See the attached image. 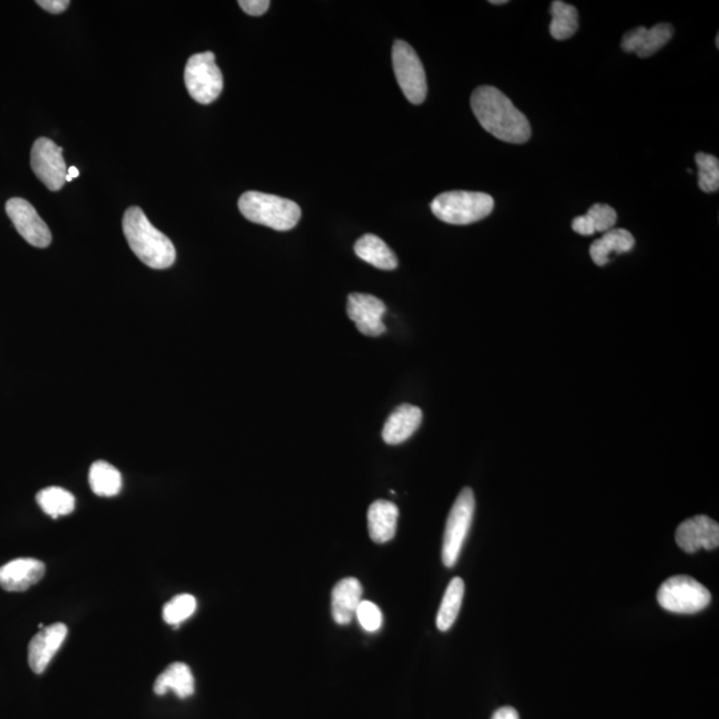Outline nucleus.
Wrapping results in <instances>:
<instances>
[{
    "label": "nucleus",
    "mask_w": 719,
    "mask_h": 719,
    "mask_svg": "<svg viewBox=\"0 0 719 719\" xmlns=\"http://www.w3.org/2000/svg\"><path fill=\"white\" fill-rule=\"evenodd\" d=\"M239 210L249 222L275 231L292 230L301 218L300 207L292 200L257 191H248L240 196Z\"/></svg>",
    "instance_id": "nucleus-3"
},
{
    "label": "nucleus",
    "mask_w": 719,
    "mask_h": 719,
    "mask_svg": "<svg viewBox=\"0 0 719 719\" xmlns=\"http://www.w3.org/2000/svg\"><path fill=\"white\" fill-rule=\"evenodd\" d=\"M657 601L662 609L677 614H696L708 608L712 602V593L693 577H670L660 586Z\"/></svg>",
    "instance_id": "nucleus-5"
},
{
    "label": "nucleus",
    "mask_w": 719,
    "mask_h": 719,
    "mask_svg": "<svg viewBox=\"0 0 719 719\" xmlns=\"http://www.w3.org/2000/svg\"><path fill=\"white\" fill-rule=\"evenodd\" d=\"M634 244H636V240L628 230L613 228L590 245V256H592L594 264L604 267L609 263L612 255L630 252L634 248Z\"/></svg>",
    "instance_id": "nucleus-20"
},
{
    "label": "nucleus",
    "mask_w": 719,
    "mask_h": 719,
    "mask_svg": "<svg viewBox=\"0 0 719 719\" xmlns=\"http://www.w3.org/2000/svg\"><path fill=\"white\" fill-rule=\"evenodd\" d=\"M399 508L393 502L377 500L368 509L369 536L376 544H385L395 537Z\"/></svg>",
    "instance_id": "nucleus-18"
},
{
    "label": "nucleus",
    "mask_w": 719,
    "mask_h": 719,
    "mask_svg": "<svg viewBox=\"0 0 719 719\" xmlns=\"http://www.w3.org/2000/svg\"><path fill=\"white\" fill-rule=\"evenodd\" d=\"M676 542L686 553L697 550H714L719 546V525L708 516L689 518L678 526Z\"/></svg>",
    "instance_id": "nucleus-12"
},
{
    "label": "nucleus",
    "mask_w": 719,
    "mask_h": 719,
    "mask_svg": "<svg viewBox=\"0 0 719 719\" xmlns=\"http://www.w3.org/2000/svg\"><path fill=\"white\" fill-rule=\"evenodd\" d=\"M198 609V602L191 594H179L168 601L163 608V618L168 625L179 626Z\"/></svg>",
    "instance_id": "nucleus-27"
},
{
    "label": "nucleus",
    "mask_w": 719,
    "mask_h": 719,
    "mask_svg": "<svg viewBox=\"0 0 719 719\" xmlns=\"http://www.w3.org/2000/svg\"><path fill=\"white\" fill-rule=\"evenodd\" d=\"M239 6L245 14L252 16L264 15L268 11L271 2L269 0H240Z\"/></svg>",
    "instance_id": "nucleus-30"
},
{
    "label": "nucleus",
    "mask_w": 719,
    "mask_h": 719,
    "mask_svg": "<svg viewBox=\"0 0 719 719\" xmlns=\"http://www.w3.org/2000/svg\"><path fill=\"white\" fill-rule=\"evenodd\" d=\"M36 501L43 512L52 518L67 516L75 509V497L68 490L59 488V486L40 490L36 494Z\"/></svg>",
    "instance_id": "nucleus-25"
},
{
    "label": "nucleus",
    "mask_w": 719,
    "mask_h": 719,
    "mask_svg": "<svg viewBox=\"0 0 719 719\" xmlns=\"http://www.w3.org/2000/svg\"><path fill=\"white\" fill-rule=\"evenodd\" d=\"M393 70L405 98L412 104H423L427 99V75L423 63L411 44L396 40L392 50Z\"/></svg>",
    "instance_id": "nucleus-8"
},
{
    "label": "nucleus",
    "mask_w": 719,
    "mask_h": 719,
    "mask_svg": "<svg viewBox=\"0 0 719 719\" xmlns=\"http://www.w3.org/2000/svg\"><path fill=\"white\" fill-rule=\"evenodd\" d=\"M672 24L660 23L652 28L640 26L626 32L621 47L629 54H636L641 59L649 58L660 51L673 38Z\"/></svg>",
    "instance_id": "nucleus-13"
},
{
    "label": "nucleus",
    "mask_w": 719,
    "mask_h": 719,
    "mask_svg": "<svg viewBox=\"0 0 719 719\" xmlns=\"http://www.w3.org/2000/svg\"><path fill=\"white\" fill-rule=\"evenodd\" d=\"M355 252L365 263L383 269V271H393L399 265L395 252L388 247L384 240H381L376 235L367 234L361 236L356 241Z\"/></svg>",
    "instance_id": "nucleus-21"
},
{
    "label": "nucleus",
    "mask_w": 719,
    "mask_h": 719,
    "mask_svg": "<svg viewBox=\"0 0 719 719\" xmlns=\"http://www.w3.org/2000/svg\"><path fill=\"white\" fill-rule=\"evenodd\" d=\"M8 218L16 231L27 243L36 248H46L51 244L50 228L43 222L35 208L27 200L12 198L6 204Z\"/></svg>",
    "instance_id": "nucleus-10"
},
{
    "label": "nucleus",
    "mask_w": 719,
    "mask_h": 719,
    "mask_svg": "<svg viewBox=\"0 0 719 719\" xmlns=\"http://www.w3.org/2000/svg\"><path fill=\"white\" fill-rule=\"evenodd\" d=\"M46 566L35 558H16L0 568V586L7 592H24L42 580Z\"/></svg>",
    "instance_id": "nucleus-15"
},
{
    "label": "nucleus",
    "mask_w": 719,
    "mask_h": 719,
    "mask_svg": "<svg viewBox=\"0 0 719 719\" xmlns=\"http://www.w3.org/2000/svg\"><path fill=\"white\" fill-rule=\"evenodd\" d=\"M214 52L207 51L188 59L184 83L191 98L200 104H211L223 91V74L215 62Z\"/></svg>",
    "instance_id": "nucleus-6"
},
{
    "label": "nucleus",
    "mask_w": 719,
    "mask_h": 719,
    "mask_svg": "<svg viewBox=\"0 0 719 719\" xmlns=\"http://www.w3.org/2000/svg\"><path fill=\"white\" fill-rule=\"evenodd\" d=\"M465 584L463 578L455 577L449 582L445 590L443 601H441L439 613H437V628L440 632H448L455 624L459 616L461 605H463Z\"/></svg>",
    "instance_id": "nucleus-23"
},
{
    "label": "nucleus",
    "mask_w": 719,
    "mask_h": 719,
    "mask_svg": "<svg viewBox=\"0 0 719 719\" xmlns=\"http://www.w3.org/2000/svg\"><path fill=\"white\" fill-rule=\"evenodd\" d=\"M423 421V412L419 407L403 404L391 413L385 421L383 439L388 445H399L411 439Z\"/></svg>",
    "instance_id": "nucleus-16"
},
{
    "label": "nucleus",
    "mask_w": 719,
    "mask_h": 719,
    "mask_svg": "<svg viewBox=\"0 0 719 719\" xmlns=\"http://www.w3.org/2000/svg\"><path fill=\"white\" fill-rule=\"evenodd\" d=\"M67 174L70 175L72 179H75V178H78V176L80 175V172H79L78 168L70 167V168H68Z\"/></svg>",
    "instance_id": "nucleus-33"
},
{
    "label": "nucleus",
    "mask_w": 719,
    "mask_h": 719,
    "mask_svg": "<svg viewBox=\"0 0 719 719\" xmlns=\"http://www.w3.org/2000/svg\"><path fill=\"white\" fill-rule=\"evenodd\" d=\"M552 12V23H550V34L554 39L566 40L572 38L578 30V11L572 4L556 0L550 7Z\"/></svg>",
    "instance_id": "nucleus-26"
},
{
    "label": "nucleus",
    "mask_w": 719,
    "mask_h": 719,
    "mask_svg": "<svg viewBox=\"0 0 719 719\" xmlns=\"http://www.w3.org/2000/svg\"><path fill=\"white\" fill-rule=\"evenodd\" d=\"M355 617L359 621L361 628L368 633L379 632L381 626H383V613H381L379 606L371 601H361Z\"/></svg>",
    "instance_id": "nucleus-29"
},
{
    "label": "nucleus",
    "mask_w": 719,
    "mask_h": 719,
    "mask_svg": "<svg viewBox=\"0 0 719 719\" xmlns=\"http://www.w3.org/2000/svg\"><path fill=\"white\" fill-rule=\"evenodd\" d=\"M67 633L68 629L64 624H54L40 629L28 646V664L32 672L42 674L47 669L66 640Z\"/></svg>",
    "instance_id": "nucleus-14"
},
{
    "label": "nucleus",
    "mask_w": 719,
    "mask_h": 719,
    "mask_svg": "<svg viewBox=\"0 0 719 719\" xmlns=\"http://www.w3.org/2000/svg\"><path fill=\"white\" fill-rule=\"evenodd\" d=\"M123 232L132 252L148 267L167 269L175 263L174 244L152 226L142 208H128L123 216Z\"/></svg>",
    "instance_id": "nucleus-2"
},
{
    "label": "nucleus",
    "mask_w": 719,
    "mask_h": 719,
    "mask_svg": "<svg viewBox=\"0 0 719 719\" xmlns=\"http://www.w3.org/2000/svg\"><path fill=\"white\" fill-rule=\"evenodd\" d=\"M174 692L180 700H186L195 693V678L190 666L184 662H175L168 666L158 678L154 685V692L158 696H164L168 692Z\"/></svg>",
    "instance_id": "nucleus-19"
},
{
    "label": "nucleus",
    "mask_w": 719,
    "mask_h": 719,
    "mask_svg": "<svg viewBox=\"0 0 719 719\" xmlns=\"http://www.w3.org/2000/svg\"><path fill=\"white\" fill-rule=\"evenodd\" d=\"M385 311H387V307L379 297L367 295V293H351L348 296L349 319L365 336L377 337L387 331L383 323Z\"/></svg>",
    "instance_id": "nucleus-11"
},
{
    "label": "nucleus",
    "mask_w": 719,
    "mask_h": 719,
    "mask_svg": "<svg viewBox=\"0 0 719 719\" xmlns=\"http://www.w3.org/2000/svg\"><path fill=\"white\" fill-rule=\"evenodd\" d=\"M433 215L441 222L467 226L492 214L494 200L484 192H444L431 204Z\"/></svg>",
    "instance_id": "nucleus-4"
},
{
    "label": "nucleus",
    "mask_w": 719,
    "mask_h": 719,
    "mask_svg": "<svg viewBox=\"0 0 719 719\" xmlns=\"http://www.w3.org/2000/svg\"><path fill=\"white\" fill-rule=\"evenodd\" d=\"M617 223V212L608 204H594L584 216L573 220L572 228L576 234L592 236L596 232L613 230Z\"/></svg>",
    "instance_id": "nucleus-22"
},
{
    "label": "nucleus",
    "mask_w": 719,
    "mask_h": 719,
    "mask_svg": "<svg viewBox=\"0 0 719 719\" xmlns=\"http://www.w3.org/2000/svg\"><path fill=\"white\" fill-rule=\"evenodd\" d=\"M363 601V586L355 577L344 578L332 590V616L336 624H351Z\"/></svg>",
    "instance_id": "nucleus-17"
},
{
    "label": "nucleus",
    "mask_w": 719,
    "mask_h": 719,
    "mask_svg": "<svg viewBox=\"0 0 719 719\" xmlns=\"http://www.w3.org/2000/svg\"><path fill=\"white\" fill-rule=\"evenodd\" d=\"M492 719H520V716H518L516 709L505 706V708L498 709L497 712L493 714Z\"/></svg>",
    "instance_id": "nucleus-32"
},
{
    "label": "nucleus",
    "mask_w": 719,
    "mask_h": 719,
    "mask_svg": "<svg viewBox=\"0 0 719 719\" xmlns=\"http://www.w3.org/2000/svg\"><path fill=\"white\" fill-rule=\"evenodd\" d=\"M62 154L63 148L51 139L39 138L32 146V171L50 191H60L66 184L68 168Z\"/></svg>",
    "instance_id": "nucleus-9"
},
{
    "label": "nucleus",
    "mask_w": 719,
    "mask_h": 719,
    "mask_svg": "<svg viewBox=\"0 0 719 719\" xmlns=\"http://www.w3.org/2000/svg\"><path fill=\"white\" fill-rule=\"evenodd\" d=\"M506 3H508V2H506V0H492V2H490V4H498V6H500V4H506Z\"/></svg>",
    "instance_id": "nucleus-34"
},
{
    "label": "nucleus",
    "mask_w": 719,
    "mask_h": 719,
    "mask_svg": "<svg viewBox=\"0 0 719 719\" xmlns=\"http://www.w3.org/2000/svg\"><path fill=\"white\" fill-rule=\"evenodd\" d=\"M92 492L100 497H114L120 493L123 479L120 472L106 461H96L90 469Z\"/></svg>",
    "instance_id": "nucleus-24"
},
{
    "label": "nucleus",
    "mask_w": 719,
    "mask_h": 719,
    "mask_svg": "<svg viewBox=\"0 0 719 719\" xmlns=\"http://www.w3.org/2000/svg\"><path fill=\"white\" fill-rule=\"evenodd\" d=\"M698 166V186L705 194H713L719 190V160L716 156L704 154L696 155Z\"/></svg>",
    "instance_id": "nucleus-28"
},
{
    "label": "nucleus",
    "mask_w": 719,
    "mask_h": 719,
    "mask_svg": "<svg viewBox=\"0 0 719 719\" xmlns=\"http://www.w3.org/2000/svg\"><path fill=\"white\" fill-rule=\"evenodd\" d=\"M72 180H74V179H72L71 176L67 174V176H66V183H67V182H72Z\"/></svg>",
    "instance_id": "nucleus-35"
},
{
    "label": "nucleus",
    "mask_w": 719,
    "mask_h": 719,
    "mask_svg": "<svg viewBox=\"0 0 719 719\" xmlns=\"http://www.w3.org/2000/svg\"><path fill=\"white\" fill-rule=\"evenodd\" d=\"M38 6L42 7L43 10L51 12V14H62L66 11L70 2L68 0H39Z\"/></svg>",
    "instance_id": "nucleus-31"
},
{
    "label": "nucleus",
    "mask_w": 719,
    "mask_h": 719,
    "mask_svg": "<svg viewBox=\"0 0 719 719\" xmlns=\"http://www.w3.org/2000/svg\"><path fill=\"white\" fill-rule=\"evenodd\" d=\"M475 509V493L471 488H464L453 504L445 526L443 562L447 568H452L459 560L461 549L471 529Z\"/></svg>",
    "instance_id": "nucleus-7"
},
{
    "label": "nucleus",
    "mask_w": 719,
    "mask_h": 719,
    "mask_svg": "<svg viewBox=\"0 0 719 719\" xmlns=\"http://www.w3.org/2000/svg\"><path fill=\"white\" fill-rule=\"evenodd\" d=\"M471 106L482 128L502 142L522 144L532 136L528 118L496 87L476 88Z\"/></svg>",
    "instance_id": "nucleus-1"
}]
</instances>
